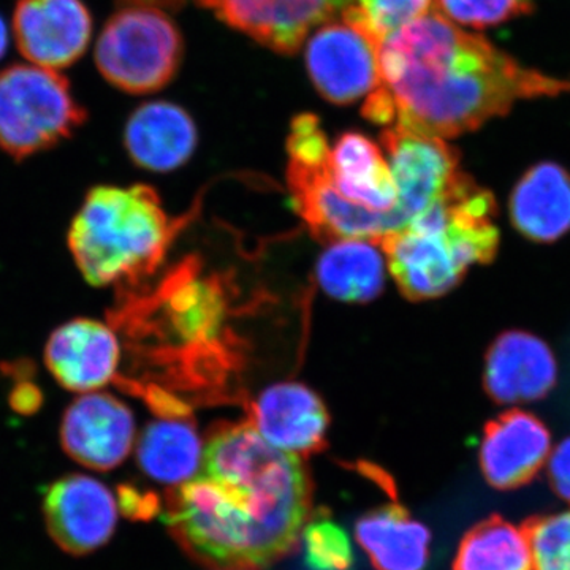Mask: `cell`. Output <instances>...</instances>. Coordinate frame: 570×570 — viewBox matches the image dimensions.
I'll return each mask as SVG.
<instances>
[{
    "instance_id": "cell-12",
    "label": "cell",
    "mask_w": 570,
    "mask_h": 570,
    "mask_svg": "<svg viewBox=\"0 0 570 570\" xmlns=\"http://www.w3.org/2000/svg\"><path fill=\"white\" fill-rule=\"evenodd\" d=\"M219 20L277 52L292 55L313 29L340 17L352 0H195Z\"/></svg>"
},
{
    "instance_id": "cell-14",
    "label": "cell",
    "mask_w": 570,
    "mask_h": 570,
    "mask_svg": "<svg viewBox=\"0 0 570 570\" xmlns=\"http://www.w3.org/2000/svg\"><path fill=\"white\" fill-rule=\"evenodd\" d=\"M121 346L115 328L92 318H73L56 328L45 346V363L69 392H99L115 381Z\"/></svg>"
},
{
    "instance_id": "cell-5",
    "label": "cell",
    "mask_w": 570,
    "mask_h": 570,
    "mask_svg": "<svg viewBox=\"0 0 570 570\" xmlns=\"http://www.w3.org/2000/svg\"><path fill=\"white\" fill-rule=\"evenodd\" d=\"M86 118L58 70L18 63L0 71V149L14 160L55 148Z\"/></svg>"
},
{
    "instance_id": "cell-24",
    "label": "cell",
    "mask_w": 570,
    "mask_h": 570,
    "mask_svg": "<svg viewBox=\"0 0 570 570\" xmlns=\"http://www.w3.org/2000/svg\"><path fill=\"white\" fill-rule=\"evenodd\" d=\"M453 570H532L527 528L499 517L480 521L461 540Z\"/></svg>"
},
{
    "instance_id": "cell-33",
    "label": "cell",
    "mask_w": 570,
    "mask_h": 570,
    "mask_svg": "<svg viewBox=\"0 0 570 570\" xmlns=\"http://www.w3.org/2000/svg\"><path fill=\"white\" fill-rule=\"evenodd\" d=\"M184 0H121L124 7H153V9H178Z\"/></svg>"
},
{
    "instance_id": "cell-11",
    "label": "cell",
    "mask_w": 570,
    "mask_h": 570,
    "mask_svg": "<svg viewBox=\"0 0 570 570\" xmlns=\"http://www.w3.org/2000/svg\"><path fill=\"white\" fill-rule=\"evenodd\" d=\"M330 163V160H328ZM328 163L303 165L292 163L288 183L298 212L318 238L370 239L379 243L397 230L395 214L377 213L348 202L333 184Z\"/></svg>"
},
{
    "instance_id": "cell-29",
    "label": "cell",
    "mask_w": 570,
    "mask_h": 570,
    "mask_svg": "<svg viewBox=\"0 0 570 570\" xmlns=\"http://www.w3.org/2000/svg\"><path fill=\"white\" fill-rule=\"evenodd\" d=\"M332 148L326 141L325 134L318 126L314 115H299L292 121V132L288 137V154L292 163L303 165H322L330 160Z\"/></svg>"
},
{
    "instance_id": "cell-30",
    "label": "cell",
    "mask_w": 570,
    "mask_h": 570,
    "mask_svg": "<svg viewBox=\"0 0 570 570\" xmlns=\"http://www.w3.org/2000/svg\"><path fill=\"white\" fill-rule=\"evenodd\" d=\"M547 472L554 493L570 504V438L551 449Z\"/></svg>"
},
{
    "instance_id": "cell-25",
    "label": "cell",
    "mask_w": 570,
    "mask_h": 570,
    "mask_svg": "<svg viewBox=\"0 0 570 570\" xmlns=\"http://www.w3.org/2000/svg\"><path fill=\"white\" fill-rule=\"evenodd\" d=\"M299 542L309 570H348L354 564V549L346 531L324 513H311Z\"/></svg>"
},
{
    "instance_id": "cell-16",
    "label": "cell",
    "mask_w": 570,
    "mask_h": 570,
    "mask_svg": "<svg viewBox=\"0 0 570 570\" xmlns=\"http://www.w3.org/2000/svg\"><path fill=\"white\" fill-rule=\"evenodd\" d=\"M250 425L275 448L309 456L326 445L328 412L321 397L298 382L272 385L255 400Z\"/></svg>"
},
{
    "instance_id": "cell-23",
    "label": "cell",
    "mask_w": 570,
    "mask_h": 570,
    "mask_svg": "<svg viewBox=\"0 0 570 570\" xmlns=\"http://www.w3.org/2000/svg\"><path fill=\"white\" fill-rule=\"evenodd\" d=\"M370 239H337L317 264L321 287L333 298L366 303L381 294L385 283V255Z\"/></svg>"
},
{
    "instance_id": "cell-18",
    "label": "cell",
    "mask_w": 570,
    "mask_h": 570,
    "mask_svg": "<svg viewBox=\"0 0 570 570\" xmlns=\"http://www.w3.org/2000/svg\"><path fill=\"white\" fill-rule=\"evenodd\" d=\"M197 140V127L189 112L170 102L141 105L130 116L124 134L132 163L157 174L186 164Z\"/></svg>"
},
{
    "instance_id": "cell-4",
    "label": "cell",
    "mask_w": 570,
    "mask_h": 570,
    "mask_svg": "<svg viewBox=\"0 0 570 570\" xmlns=\"http://www.w3.org/2000/svg\"><path fill=\"white\" fill-rule=\"evenodd\" d=\"M175 228L153 187L97 186L75 214L67 243L82 277L94 287H127L159 266Z\"/></svg>"
},
{
    "instance_id": "cell-6",
    "label": "cell",
    "mask_w": 570,
    "mask_h": 570,
    "mask_svg": "<svg viewBox=\"0 0 570 570\" xmlns=\"http://www.w3.org/2000/svg\"><path fill=\"white\" fill-rule=\"evenodd\" d=\"M183 39L168 14L153 7H122L105 24L96 45L97 69L129 94L159 91L174 80Z\"/></svg>"
},
{
    "instance_id": "cell-34",
    "label": "cell",
    "mask_w": 570,
    "mask_h": 570,
    "mask_svg": "<svg viewBox=\"0 0 570 570\" xmlns=\"http://www.w3.org/2000/svg\"><path fill=\"white\" fill-rule=\"evenodd\" d=\"M7 47H9V32H7L6 21L0 17V58L6 55Z\"/></svg>"
},
{
    "instance_id": "cell-17",
    "label": "cell",
    "mask_w": 570,
    "mask_h": 570,
    "mask_svg": "<svg viewBox=\"0 0 570 570\" xmlns=\"http://www.w3.org/2000/svg\"><path fill=\"white\" fill-rule=\"evenodd\" d=\"M558 365L546 341L521 330L502 333L485 358L483 385L499 404L530 403L549 395Z\"/></svg>"
},
{
    "instance_id": "cell-7",
    "label": "cell",
    "mask_w": 570,
    "mask_h": 570,
    "mask_svg": "<svg viewBox=\"0 0 570 570\" xmlns=\"http://www.w3.org/2000/svg\"><path fill=\"white\" fill-rule=\"evenodd\" d=\"M382 40L356 3L324 22L311 37L306 66L317 91L328 102H356L381 82L379 51Z\"/></svg>"
},
{
    "instance_id": "cell-8",
    "label": "cell",
    "mask_w": 570,
    "mask_h": 570,
    "mask_svg": "<svg viewBox=\"0 0 570 570\" xmlns=\"http://www.w3.org/2000/svg\"><path fill=\"white\" fill-rule=\"evenodd\" d=\"M382 145L396 184L393 214L400 228L448 197L466 178L460 170L459 153L442 138L395 126L384 130Z\"/></svg>"
},
{
    "instance_id": "cell-15",
    "label": "cell",
    "mask_w": 570,
    "mask_h": 570,
    "mask_svg": "<svg viewBox=\"0 0 570 570\" xmlns=\"http://www.w3.org/2000/svg\"><path fill=\"white\" fill-rule=\"evenodd\" d=\"M550 431L530 412L512 409L491 420L480 444L483 478L498 490L527 485L547 466Z\"/></svg>"
},
{
    "instance_id": "cell-2",
    "label": "cell",
    "mask_w": 570,
    "mask_h": 570,
    "mask_svg": "<svg viewBox=\"0 0 570 570\" xmlns=\"http://www.w3.org/2000/svg\"><path fill=\"white\" fill-rule=\"evenodd\" d=\"M379 70L396 126L442 140L472 132L524 100L570 94V80L524 67L434 9L385 37Z\"/></svg>"
},
{
    "instance_id": "cell-9",
    "label": "cell",
    "mask_w": 570,
    "mask_h": 570,
    "mask_svg": "<svg viewBox=\"0 0 570 570\" xmlns=\"http://www.w3.org/2000/svg\"><path fill=\"white\" fill-rule=\"evenodd\" d=\"M43 517L59 549L73 557H85L102 549L115 534L119 504L100 480L69 474L48 489Z\"/></svg>"
},
{
    "instance_id": "cell-10",
    "label": "cell",
    "mask_w": 570,
    "mask_h": 570,
    "mask_svg": "<svg viewBox=\"0 0 570 570\" xmlns=\"http://www.w3.org/2000/svg\"><path fill=\"white\" fill-rule=\"evenodd\" d=\"M132 411L105 392L82 393L63 412L61 445L75 463L107 472L121 466L135 445Z\"/></svg>"
},
{
    "instance_id": "cell-19",
    "label": "cell",
    "mask_w": 570,
    "mask_h": 570,
    "mask_svg": "<svg viewBox=\"0 0 570 570\" xmlns=\"http://www.w3.org/2000/svg\"><path fill=\"white\" fill-rule=\"evenodd\" d=\"M510 219L528 239L551 243L570 230V174L542 163L521 176L509 204Z\"/></svg>"
},
{
    "instance_id": "cell-26",
    "label": "cell",
    "mask_w": 570,
    "mask_h": 570,
    "mask_svg": "<svg viewBox=\"0 0 570 570\" xmlns=\"http://www.w3.org/2000/svg\"><path fill=\"white\" fill-rule=\"evenodd\" d=\"M532 570H570V509L527 524Z\"/></svg>"
},
{
    "instance_id": "cell-3",
    "label": "cell",
    "mask_w": 570,
    "mask_h": 570,
    "mask_svg": "<svg viewBox=\"0 0 570 570\" xmlns=\"http://www.w3.org/2000/svg\"><path fill=\"white\" fill-rule=\"evenodd\" d=\"M497 204L469 176L441 202L377 243L409 299L448 294L472 266L497 254Z\"/></svg>"
},
{
    "instance_id": "cell-28",
    "label": "cell",
    "mask_w": 570,
    "mask_h": 570,
    "mask_svg": "<svg viewBox=\"0 0 570 570\" xmlns=\"http://www.w3.org/2000/svg\"><path fill=\"white\" fill-rule=\"evenodd\" d=\"M373 31L384 41L390 33L409 22L425 17L434 9V0H358Z\"/></svg>"
},
{
    "instance_id": "cell-20",
    "label": "cell",
    "mask_w": 570,
    "mask_h": 570,
    "mask_svg": "<svg viewBox=\"0 0 570 570\" xmlns=\"http://www.w3.org/2000/svg\"><path fill=\"white\" fill-rule=\"evenodd\" d=\"M333 184L352 204L377 213H392L397 189L387 156L362 134H344L330 153Z\"/></svg>"
},
{
    "instance_id": "cell-31",
    "label": "cell",
    "mask_w": 570,
    "mask_h": 570,
    "mask_svg": "<svg viewBox=\"0 0 570 570\" xmlns=\"http://www.w3.org/2000/svg\"><path fill=\"white\" fill-rule=\"evenodd\" d=\"M119 509L132 519H149L159 510V501L151 493H141L134 487H122L119 494Z\"/></svg>"
},
{
    "instance_id": "cell-1",
    "label": "cell",
    "mask_w": 570,
    "mask_h": 570,
    "mask_svg": "<svg viewBox=\"0 0 570 570\" xmlns=\"http://www.w3.org/2000/svg\"><path fill=\"white\" fill-rule=\"evenodd\" d=\"M313 485L303 459L249 422L213 431L197 478L168 491L165 520L187 554L217 570H262L299 543Z\"/></svg>"
},
{
    "instance_id": "cell-22",
    "label": "cell",
    "mask_w": 570,
    "mask_h": 570,
    "mask_svg": "<svg viewBox=\"0 0 570 570\" xmlns=\"http://www.w3.org/2000/svg\"><path fill=\"white\" fill-rule=\"evenodd\" d=\"M204 442L187 419L156 420L138 439V466L149 479L170 489L197 478L204 468Z\"/></svg>"
},
{
    "instance_id": "cell-13",
    "label": "cell",
    "mask_w": 570,
    "mask_h": 570,
    "mask_svg": "<svg viewBox=\"0 0 570 570\" xmlns=\"http://www.w3.org/2000/svg\"><path fill=\"white\" fill-rule=\"evenodd\" d=\"M13 33L29 62L59 71L88 50L91 11L81 0H18Z\"/></svg>"
},
{
    "instance_id": "cell-27",
    "label": "cell",
    "mask_w": 570,
    "mask_h": 570,
    "mask_svg": "<svg viewBox=\"0 0 570 570\" xmlns=\"http://www.w3.org/2000/svg\"><path fill=\"white\" fill-rule=\"evenodd\" d=\"M434 10L456 24L489 29L532 13L534 0H436Z\"/></svg>"
},
{
    "instance_id": "cell-21",
    "label": "cell",
    "mask_w": 570,
    "mask_h": 570,
    "mask_svg": "<svg viewBox=\"0 0 570 570\" xmlns=\"http://www.w3.org/2000/svg\"><path fill=\"white\" fill-rule=\"evenodd\" d=\"M355 538L377 570H423L430 560V530L397 504L365 513Z\"/></svg>"
},
{
    "instance_id": "cell-32",
    "label": "cell",
    "mask_w": 570,
    "mask_h": 570,
    "mask_svg": "<svg viewBox=\"0 0 570 570\" xmlns=\"http://www.w3.org/2000/svg\"><path fill=\"white\" fill-rule=\"evenodd\" d=\"M41 403H43V395H41L40 389L29 379H22L20 384L14 385V389L11 390L10 406L18 414H36Z\"/></svg>"
}]
</instances>
